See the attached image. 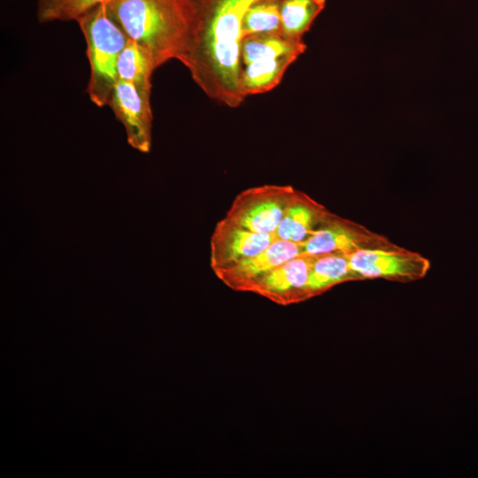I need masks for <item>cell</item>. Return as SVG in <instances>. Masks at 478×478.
Instances as JSON below:
<instances>
[{
	"mask_svg": "<svg viewBox=\"0 0 478 478\" xmlns=\"http://www.w3.org/2000/svg\"><path fill=\"white\" fill-rule=\"evenodd\" d=\"M187 30L177 58L211 99L236 108L245 97L240 90L243 23L260 0H183Z\"/></svg>",
	"mask_w": 478,
	"mask_h": 478,
	"instance_id": "6da1fadb",
	"label": "cell"
},
{
	"mask_svg": "<svg viewBox=\"0 0 478 478\" xmlns=\"http://www.w3.org/2000/svg\"><path fill=\"white\" fill-rule=\"evenodd\" d=\"M106 4L127 38L149 55L156 69L178 58L187 30L183 0H109Z\"/></svg>",
	"mask_w": 478,
	"mask_h": 478,
	"instance_id": "7a4b0ae2",
	"label": "cell"
},
{
	"mask_svg": "<svg viewBox=\"0 0 478 478\" xmlns=\"http://www.w3.org/2000/svg\"><path fill=\"white\" fill-rule=\"evenodd\" d=\"M77 23L85 38L90 67L87 93L93 104L103 107L108 104L118 81V59L128 38L106 3L89 11Z\"/></svg>",
	"mask_w": 478,
	"mask_h": 478,
	"instance_id": "3957f363",
	"label": "cell"
},
{
	"mask_svg": "<svg viewBox=\"0 0 478 478\" xmlns=\"http://www.w3.org/2000/svg\"><path fill=\"white\" fill-rule=\"evenodd\" d=\"M290 185L265 184L241 191L225 220L257 233H274L295 192Z\"/></svg>",
	"mask_w": 478,
	"mask_h": 478,
	"instance_id": "277c9868",
	"label": "cell"
},
{
	"mask_svg": "<svg viewBox=\"0 0 478 478\" xmlns=\"http://www.w3.org/2000/svg\"><path fill=\"white\" fill-rule=\"evenodd\" d=\"M150 94L151 90L117 81L107 104L124 126L129 145L145 153L150 151L151 145Z\"/></svg>",
	"mask_w": 478,
	"mask_h": 478,
	"instance_id": "5b68a950",
	"label": "cell"
},
{
	"mask_svg": "<svg viewBox=\"0 0 478 478\" xmlns=\"http://www.w3.org/2000/svg\"><path fill=\"white\" fill-rule=\"evenodd\" d=\"M277 239L275 233L253 232L223 218L211 236V266L216 271L233 266L260 252Z\"/></svg>",
	"mask_w": 478,
	"mask_h": 478,
	"instance_id": "8992f818",
	"label": "cell"
},
{
	"mask_svg": "<svg viewBox=\"0 0 478 478\" xmlns=\"http://www.w3.org/2000/svg\"><path fill=\"white\" fill-rule=\"evenodd\" d=\"M314 256L301 254L264 274L245 290L280 304H289L307 296L306 284ZM244 290V291H245Z\"/></svg>",
	"mask_w": 478,
	"mask_h": 478,
	"instance_id": "52a82bcc",
	"label": "cell"
},
{
	"mask_svg": "<svg viewBox=\"0 0 478 478\" xmlns=\"http://www.w3.org/2000/svg\"><path fill=\"white\" fill-rule=\"evenodd\" d=\"M301 254L302 243L277 239L260 252L214 273L230 288L245 290L264 274Z\"/></svg>",
	"mask_w": 478,
	"mask_h": 478,
	"instance_id": "ba28073f",
	"label": "cell"
},
{
	"mask_svg": "<svg viewBox=\"0 0 478 478\" xmlns=\"http://www.w3.org/2000/svg\"><path fill=\"white\" fill-rule=\"evenodd\" d=\"M345 255L358 277L416 279L423 276L428 268L426 259L413 254L359 248Z\"/></svg>",
	"mask_w": 478,
	"mask_h": 478,
	"instance_id": "9c48e42d",
	"label": "cell"
},
{
	"mask_svg": "<svg viewBox=\"0 0 478 478\" xmlns=\"http://www.w3.org/2000/svg\"><path fill=\"white\" fill-rule=\"evenodd\" d=\"M323 218L322 210L296 189L274 233L278 239L302 243L318 229Z\"/></svg>",
	"mask_w": 478,
	"mask_h": 478,
	"instance_id": "30bf717a",
	"label": "cell"
},
{
	"mask_svg": "<svg viewBox=\"0 0 478 478\" xmlns=\"http://www.w3.org/2000/svg\"><path fill=\"white\" fill-rule=\"evenodd\" d=\"M298 57L297 54H287L273 59L242 65L239 84L243 96L266 93L274 89L282 80L289 66Z\"/></svg>",
	"mask_w": 478,
	"mask_h": 478,
	"instance_id": "8fae6325",
	"label": "cell"
},
{
	"mask_svg": "<svg viewBox=\"0 0 478 478\" xmlns=\"http://www.w3.org/2000/svg\"><path fill=\"white\" fill-rule=\"evenodd\" d=\"M303 39L289 38L282 34H257L243 38L241 62L247 65L255 61L268 60L287 54L302 55L306 50Z\"/></svg>",
	"mask_w": 478,
	"mask_h": 478,
	"instance_id": "7c38bea8",
	"label": "cell"
},
{
	"mask_svg": "<svg viewBox=\"0 0 478 478\" xmlns=\"http://www.w3.org/2000/svg\"><path fill=\"white\" fill-rule=\"evenodd\" d=\"M360 237L349 227L332 222L319 227L302 243V254L321 256L348 254L359 249Z\"/></svg>",
	"mask_w": 478,
	"mask_h": 478,
	"instance_id": "4fadbf2b",
	"label": "cell"
},
{
	"mask_svg": "<svg viewBox=\"0 0 478 478\" xmlns=\"http://www.w3.org/2000/svg\"><path fill=\"white\" fill-rule=\"evenodd\" d=\"M356 277L345 254L314 256L306 284L307 296Z\"/></svg>",
	"mask_w": 478,
	"mask_h": 478,
	"instance_id": "5bb4252c",
	"label": "cell"
},
{
	"mask_svg": "<svg viewBox=\"0 0 478 478\" xmlns=\"http://www.w3.org/2000/svg\"><path fill=\"white\" fill-rule=\"evenodd\" d=\"M326 0H281V33L289 38L303 39Z\"/></svg>",
	"mask_w": 478,
	"mask_h": 478,
	"instance_id": "9a60e30c",
	"label": "cell"
},
{
	"mask_svg": "<svg viewBox=\"0 0 478 478\" xmlns=\"http://www.w3.org/2000/svg\"><path fill=\"white\" fill-rule=\"evenodd\" d=\"M156 70L149 55L128 39L121 50L118 64V81H127L138 88L151 90V78Z\"/></svg>",
	"mask_w": 478,
	"mask_h": 478,
	"instance_id": "2e32d148",
	"label": "cell"
},
{
	"mask_svg": "<svg viewBox=\"0 0 478 478\" xmlns=\"http://www.w3.org/2000/svg\"><path fill=\"white\" fill-rule=\"evenodd\" d=\"M281 0H260L247 12L243 23V38L257 34H282Z\"/></svg>",
	"mask_w": 478,
	"mask_h": 478,
	"instance_id": "e0dca14e",
	"label": "cell"
},
{
	"mask_svg": "<svg viewBox=\"0 0 478 478\" xmlns=\"http://www.w3.org/2000/svg\"><path fill=\"white\" fill-rule=\"evenodd\" d=\"M109 0H38L36 17L40 23L77 21L95 7Z\"/></svg>",
	"mask_w": 478,
	"mask_h": 478,
	"instance_id": "ac0fdd59",
	"label": "cell"
}]
</instances>
